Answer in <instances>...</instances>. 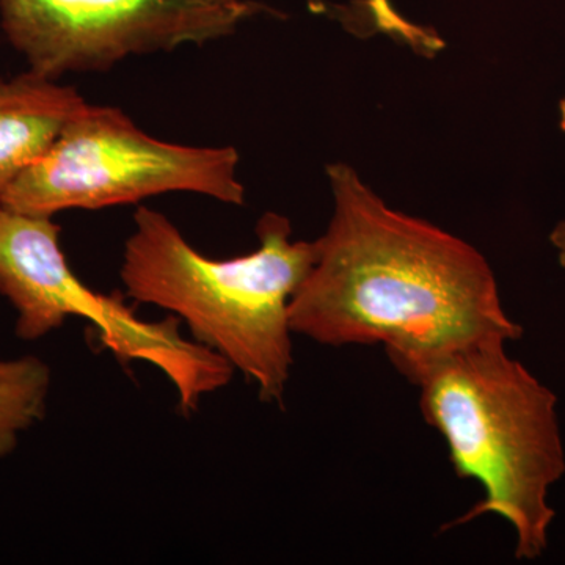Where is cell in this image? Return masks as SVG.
<instances>
[{
  "label": "cell",
  "instance_id": "ba28073f",
  "mask_svg": "<svg viewBox=\"0 0 565 565\" xmlns=\"http://www.w3.org/2000/svg\"><path fill=\"white\" fill-rule=\"evenodd\" d=\"M52 385L50 364L35 355L0 360V459L20 444V435L44 418Z\"/></svg>",
  "mask_w": 565,
  "mask_h": 565
},
{
  "label": "cell",
  "instance_id": "277c9868",
  "mask_svg": "<svg viewBox=\"0 0 565 565\" xmlns=\"http://www.w3.org/2000/svg\"><path fill=\"white\" fill-rule=\"evenodd\" d=\"M233 147L199 148L148 136L117 107L85 104L50 151L7 193L3 207L54 217L104 210L170 192H192L241 206Z\"/></svg>",
  "mask_w": 565,
  "mask_h": 565
},
{
  "label": "cell",
  "instance_id": "3957f363",
  "mask_svg": "<svg viewBox=\"0 0 565 565\" xmlns=\"http://www.w3.org/2000/svg\"><path fill=\"white\" fill-rule=\"evenodd\" d=\"M259 247L232 259L196 252L161 212L141 206L122 252L125 296L154 305L188 326L192 340L280 404L292 370L289 307L318 259V241H292L291 222L267 212Z\"/></svg>",
  "mask_w": 565,
  "mask_h": 565
},
{
  "label": "cell",
  "instance_id": "7a4b0ae2",
  "mask_svg": "<svg viewBox=\"0 0 565 565\" xmlns=\"http://www.w3.org/2000/svg\"><path fill=\"white\" fill-rule=\"evenodd\" d=\"M504 341H484L430 355L390 360L419 390L426 423L448 445L457 476L475 479L484 498L456 523L504 519L515 533V556L544 555L555 511L548 493L565 473L556 394Z\"/></svg>",
  "mask_w": 565,
  "mask_h": 565
},
{
  "label": "cell",
  "instance_id": "30bf717a",
  "mask_svg": "<svg viewBox=\"0 0 565 565\" xmlns=\"http://www.w3.org/2000/svg\"><path fill=\"white\" fill-rule=\"evenodd\" d=\"M561 117H563V120H561V128H563V131L565 132V98L563 102H561Z\"/></svg>",
  "mask_w": 565,
  "mask_h": 565
},
{
  "label": "cell",
  "instance_id": "52a82bcc",
  "mask_svg": "<svg viewBox=\"0 0 565 565\" xmlns=\"http://www.w3.org/2000/svg\"><path fill=\"white\" fill-rule=\"evenodd\" d=\"M85 104L76 88L31 70L0 79V207Z\"/></svg>",
  "mask_w": 565,
  "mask_h": 565
},
{
  "label": "cell",
  "instance_id": "8992f818",
  "mask_svg": "<svg viewBox=\"0 0 565 565\" xmlns=\"http://www.w3.org/2000/svg\"><path fill=\"white\" fill-rule=\"evenodd\" d=\"M263 10L245 0H0V28L29 70L58 79L203 46Z\"/></svg>",
  "mask_w": 565,
  "mask_h": 565
},
{
  "label": "cell",
  "instance_id": "5b68a950",
  "mask_svg": "<svg viewBox=\"0 0 565 565\" xmlns=\"http://www.w3.org/2000/svg\"><path fill=\"white\" fill-rule=\"evenodd\" d=\"M0 296L13 307L14 333L24 341L46 337L70 318L84 319L118 362L147 363L161 371L177 390L184 416L199 411L207 394L232 382V364L188 340L180 319L145 321L125 297L88 288L66 262L61 230L55 226L33 228L6 248L0 258Z\"/></svg>",
  "mask_w": 565,
  "mask_h": 565
},
{
  "label": "cell",
  "instance_id": "6da1fadb",
  "mask_svg": "<svg viewBox=\"0 0 565 565\" xmlns=\"http://www.w3.org/2000/svg\"><path fill=\"white\" fill-rule=\"evenodd\" d=\"M327 174L332 221L292 296V333L330 348L382 344L390 360L522 337L475 247L386 206L345 163Z\"/></svg>",
  "mask_w": 565,
  "mask_h": 565
},
{
  "label": "cell",
  "instance_id": "9c48e42d",
  "mask_svg": "<svg viewBox=\"0 0 565 565\" xmlns=\"http://www.w3.org/2000/svg\"><path fill=\"white\" fill-rule=\"evenodd\" d=\"M552 244L555 245L557 253H559V262L565 267V221L553 230Z\"/></svg>",
  "mask_w": 565,
  "mask_h": 565
}]
</instances>
